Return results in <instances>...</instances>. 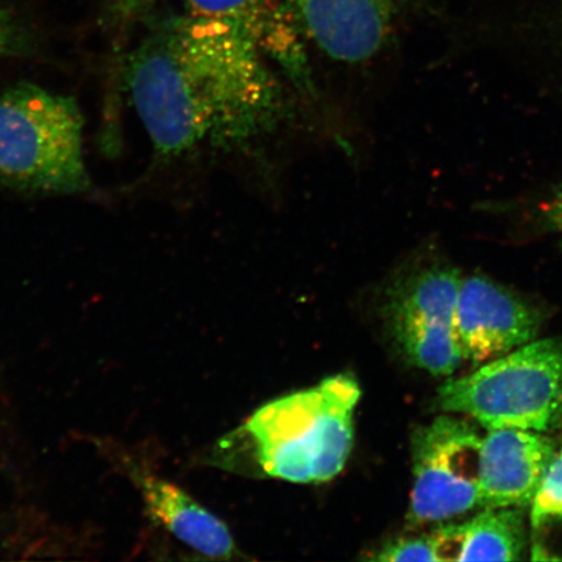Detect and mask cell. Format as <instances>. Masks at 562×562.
Masks as SVG:
<instances>
[{"mask_svg":"<svg viewBox=\"0 0 562 562\" xmlns=\"http://www.w3.org/2000/svg\"><path fill=\"white\" fill-rule=\"evenodd\" d=\"M125 81L164 159L243 150L291 115L261 48L217 19L188 15L159 25L130 55Z\"/></svg>","mask_w":562,"mask_h":562,"instance_id":"6da1fadb","label":"cell"},{"mask_svg":"<svg viewBox=\"0 0 562 562\" xmlns=\"http://www.w3.org/2000/svg\"><path fill=\"white\" fill-rule=\"evenodd\" d=\"M361 390L336 375L259 407L215 449L217 465L300 484L334 480L346 468Z\"/></svg>","mask_w":562,"mask_h":562,"instance_id":"7a4b0ae2","label":"cell"},{"mask_svg":"<svg viewBox=\"0 0 562 562\" xmlns=\"http://www.w3.org/2000/svg\"><path fill=\"white\" fill-rule=\"evenodd\" d=\"M0 182L35 194L89 191L83 117L75 98L31 82L0 93Z\"/></svg>","mask_w":562,"mask_h":562,"instance_id":"3957f363","label":"cell"},{"mask_svg":"<svg viewBox=\"0 0 562 562\" xmlns=\"http://www.w3.org/2000/svg\"><path fill=\"white\" fill-rule=\"evenodd\" d=\"M442 413L490 428L550 432L562 420V341L537 339L440 386Z\"/></svg>","mask_w":562,"mask_h":562,"instance_id":"277c9868","label":"cell"},{"mask_svg":"<svg viewBox=\"0 0 562 562\" xmlns=\"http://www.w3.org/2000/svg\"><path fill=\"white\" fill-rule=\"evenodd\" d=\"M482 439L472 420L452 413L416 428L411 526L446 524L480 509Z\"/></svg>","mask_w":562,"mask_h":562,"instance_id":"5b68a950","label":"cell"},{"mask_svg":"<svg viewBox=\"0 0 562 562\" xmlns=\"http://www.w3.org/2000/svg\"><path fill=\"white\" fill-rule=\"evenodd\" d=\"M462 276L452 267H418L385 292L386 329L398 353L432 376H451L462 364L454 335Z\"/></svg>","mask_w":562,"mask_h":562,"instance_id":"8992f818","label":"cell"},{"mask_svg":"<svg viewBox=\"0 0 562 562\" xmlns=\"http://www.w3.org/2000/svg\"><path fill=\"white\" fill-rule=\"evenodd\" d=\"M542 315L537 307L496 281L462 277L454 335L462 363L472 369L538 339Z\"/></svg>","mask_w":562,"mask_h":562,"instance_id":"52a82bcc","label":"cell"},{"mask_svg":"<svg viewBox=\"0 0 562 562\" xmlns=\"http://www.w3.org/2000/svg\"><path fill=\"white\" fill-rule=\"evenodd\" d=\"M297 23L333 59L369 60L382 50L406 0H286Z\"/></svg>","mask_w":562,"mask_h":562,"instance_id":"ba28073f","label":"cell"},{"mask_svg":"<svg viewBox=\"0 0 562 562\" xmlns=\"http://www.w3.org/2000/svg\"><path fill=\"white\" fill-rule=\"evenodd\" d=\"M557 448L548 432L490 428L482 439L480 509L530 507Z\"/></svg>","mask_w":562,"mask_h":562,"instance_id":"9c48e42d","label":"cell"},{"mask_svg":"<svg viewBox=\"0 0 562 562\" xmlns=\"http://www.w3.org/2000/svg\"><path fill=\"white\" fill-rule=\"evenodd\" d=\"M189 15L226 21L248 34L301 90H312L311 74L286 0H188Z\"/></svg>","mask_w":562,"mask_h":562,"instance_id":"30bf717a","label":"cell"},{"mask_svg":"<svg viewBox=\"0 0 562 562\" xmlns=\"http://www.w3.org/2000/svg\"><path fill=\"white\" fill-rule=\"evenodd\" d=\"M133 477L143 492L147 510L180 542L210 559L240 558L228 527L184 490L149 473L136 472Z\"/></svg>","mask_w":562,"mask_h":562,"instance_id":"8fae6325","label":"cell"},{"mask_svg":"<svg viewBox=\"0 0 562 562\" xmlns=\"http://www.w3.org/2000/svg\"><path fill=\"white\" fill-rule=\"evenodd\" d=\"M460 561H518L530 546L525 508H483L462 524Z\"/></svg>","mask_w":562,"mask_h":562,"instance_id":"7c38bea8","label":"cell"},{"mask_svg":"<svg viewBox=\"0 0 562 562\" xmlns=\"http://www.w3.org/2000/svg\"><path fill=\"white\" fill-rule=\"evenodd\" d=\"M530 550L536 561L562 560V441L530 505Z\"/></svg>","mask_w":562,"mask_h":562,"instance_id":"4fadbf2b","label":"cell"},{"mask_svg":"<svg viewBox=\"0 0 562 562\" xmlns=\"http://www.w3.org/2000/svg\"><path fill=\"white\" fill-rule=\"evenodd\" d=\"M463 543L462 524H439L419 536L402 537L384 543L371 560L385 562L460 561Z\"/></svg>","mask_w":562,"mask_h":562,"instance_id":"5bb4252c","label":"cell"},{"mask_svg":"<svg viewBox=\"0 0 562 562\" xmlns=\"http://www.w3.org/2000/svg\"><path fill=\"white\" fill-rule=\"evenodd\" d=\"M156 0H112V20L126 25L143 15Z\"/></svg>","mask_w":562,"mask_h":562,"instance_id":"9a60e30c","label":"cell"},{"mask_svg":"<svg viewBox=\"0 0 562 562\" xmlns=\"http://www.w3.org/2000/svg\"><path fill=\"white\" fill-rule=\"evenodd\" d=\"M540 217L548 229L562 232V192L543 203Z\"/></svg>","mask_w":562,"mask_h":562,"instance_id":"2e32d148","label":"cell"},{"mask_svg":"<svg viewBox=\"0 0 562 562\" xmlns=\"http://www.w3.org/2000/svg\"><path fill=\"white\" fill-rule=\"evenodd\" d=\"M15 24L9 12L0 9V59L10 54L15 42Z\"/></svg>","mask_w":562,"mask_h":562,"instance_id":"e0dca14e","label":"cell"}]
</instances>
